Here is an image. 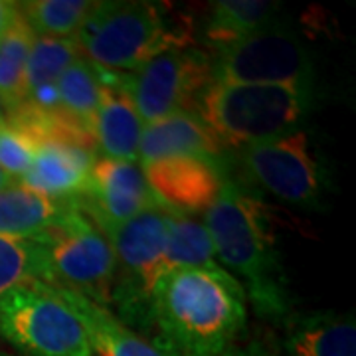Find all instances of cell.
I'll return each instance as SVG.
<instances>
[{
    "instance_id": "1",
    "label": "cell",
    "mask_w": 356,
    "mask_h": 356,
    "mask_svg": "<svg viewBox=\"0 0 356 356\" xmlns=\"http://www.w3.org/2000/svg\"><path fill=\"white\" fill-rule=\"evenodd\" d=\"M243 285L218 266L166 271L156 283L151 321L166 356H216L248 323Z\"/></svg>"
},
{
    "instance_id": "2",
    "label": "cell",
    "mask_w": 356,
    "mask_h": 356,
    "mask_svg": "<svg viewBox=\"0 0 356 356\" xmlns=\"http://www.w3.org/2000/svg\"><path fill=\"white\" fill-rule=\"evenodd\" d=\"M204 226L222 264L245 283L255 313L267 318L283 317L289 311V293L264 200L224 178L216 200L206 210Z\"/></svg>"
},
{
    "instance_id": "3",
    "label": "cell",
    "mask_w": 356,
    "mask_h": 356,
    "mask_svg": "<svg viewBox=\"0 0 356 356\" xmlns=\"http://www.w3.org/2000/svg\"><path fill=\"white\" fill-rule=\"evenodd\" d=\"M313 103L315 89L307 86L212 81L200 93L194 113L226 151L291 133L303 123Z\"/></svg>"
},
{
    "instance_id": "4",
    "label": "cell",
    "mask_w": 356,
    "mask_h": 356,
    "mask_svg": "<svg viewBox=\"0 0 356 356\" xmlns=\"http://www.w3.org/2000/svg\"><path fill=\"white\" fill-rule=\"evenodd\" d=\"M97 72L131 74L156 56L188 48V32L156 2H97L74 38Z\"/></svg>"
},
{
    "instance_id": "5",
    "label": "cell",
    "mask_w": 356,
    "mask_h": 356,
    "mask_svg": "<svg viewBox=\"0 0 356 356\" xmlns=\"http://www.w3.org/2000/svg\"><path fill=\"white\" fill-rule=\"evenodd\" d=\"M34 242L40 243L44 254L46 285L77 293L97 305H111L115 254L107 236L77 198Z\"/></svg>"
},
{
    "instance_id": "6",
    "label": "cell",
    "mask_w": 356,
    "mask_h": 356,
    "mask_svg": "<svg viewBox=\"0 0 356 356\" xmlns=\"http://www.w3.org/2000/svg\"><path fill=\"white\" fill-rule=\"evenodd\" d=\"M115 254V285L111 305L125 321L149 327L156 283L166 273L168 210L156 208L121 224H97Z\"/></svg>"
},
{
    "instance_id": "7",
    "label": "cell",
    "mask_w": 356,
    "mask_h": 356,
    "mask_svg": "<svg viewBox=\"0 0 356 356\" xmlns=\"http://www.w3.org/2000/svg\"><path fill=\"white\" fill-rule=\"evenodd\" d=\"M0 334L26 356H93L74 309L42 281L0 299Z\"/></svg>"
},
{
    "instance_id": "8",
    "label": "cell",
    "mask_w": 356,
    "mask_h": 356,
    "mask_svg": "<svg viewBox=\"0 0 356 356\" xmlns=\"http://www.w3.org/2000/svg\"><path fill=\"white\" fill-rule=\"evenodd\" d=\"M313 60L291 26L275 18L212 56V81L313 88Z\"/></svg>"
},
{
    "instance_id": "9",
    "label": "cell",
    "mask_w": 356,
    "mask_h": 356,
    "mask_svg": "<svg viewBox=\"0 0 356 356\" xmlns=\"http://www.w3.org/2000/svg\"><path fill=\"white\" fill-rule=\"evenodd\" d=\"M121 79L149 125L168 115L194 113L200 93L212 83V56L191 46L168 50Z\"/></svg>"
},
{
    "instance_id": "10",
    "label": "cell",
    "mask_w": 356,
    "mask_h": 356,
    "mask_svg": "<svg viewBox=\"0 0 356 356\" xmlns=\"http://www.w3.org/2000/svg\"><path fill=\"white\" fill-rule=\"evenodd\" d=\"M242 166L252 182L293 206L317 208L327 186L325 170L301 129L245 147Z\"/></svg>"
},
{
    "instance_id": "11",
    "label": "cell",
    "mask_w": 356,
    "mask_h": 356,
    "mask_svg": "<svg viewBox=\"0 0 356 356\" xmlns=\"http://www.w3.org/2000/svg\"><path fill=\"white\" fill-rule=\"evenodd\" d=\"M81 208L95 224H121L143 212L163 208L137 163L95 159Z\"/></svg>"
},
{
    "instance_id": "12",
    "label": "cell",
    "mask_w": 356,
    "mask_h": 356,
    "mask_svg": "<svg viewBox=\"0 0 356 356\" xmlns=\"http://www.w3.org/2000/svg\"><path fill=\"white\" fill-rule=\"evenodd\" d=\"M159 204L177 214L206 212L222 188L220 161L208 156H172L143 166Z\"/></svg>"
},
{
    "instance_id": "13",
    "label": "cell",
    "mask_w": 356,
    "mask_h": 356,
    "mask_svg": "<svg viewBox=\"0 0 356 356\" xmlns=\"http://www.w3.org/2000/svg\"><path fill=\"white\" fill-rule=\"evenodd\" d=\"M99 77L102 97L91 127L95 145L105 159L137 163L145 123L140 121L135 103L123 86L121 74L99 72Z\"/></svg>"
},
{
    "instance_id": "14",
    "label": "cell",
    "mask_w": 356,
    "mask_h": 356,
    "mask_svg": "<svg viewBox=\"0 0 356 356\" xmlns=\"http://www.w3.org/2000/svg\"><path fill=\"white\" fill-rule=\"evenodd\" d=\"M226 153L196 113H175L143 127L139 161L149 166L172 156H208L220 161Z\"/></svg>"
},
{
    "instance_id": "15",
    "label": "cell",
    "mask_w": 356,
    "mask_h": 356,
    "mask_svg": "<svg viewBox=\"0 0 356 356\" xmlns=\"http://www.w3.org/2000/svg\"><path fill=\"white\" fill-rule=\"evenodd\" d=\"M93 163L95 154L83 149L65 145H40L32 165L18 184L56 200L79 198L88 188Z\"/></svg>"
},
{
    "instance_id": "16",
    "label": "cell",
    "mask_w": 356,
    "mask_h": 356,
    "mask_svg": "<svg viewBox=\"0 0 356 356\" xmlns=\"http://www.w3.org/2000/svg\"><path fill=\"white\" fill-rule=\"evenodd\" d=\"M56 291L79 317L95 356H166L156 344L145 341L129 325L115 317L107 307L97 305L77 293L64 289Z\"/></svg>"
},
{
    "instance_id": "17",
    "label": "cell",
    "mask_w": 356,
    "mask_h": 356,
    "mask_svg": "<svg viewBox=\"0 0 356 356\" xmlns=\"http://www.w3.org/2000/svg\"><path fill=\"white\" fill-rule=\"evenodd\" d=\"M79 58V46L74 38L36 36L26 62L24 103L42 111L60 109L56 83L65 70Z\"/></svg>"
},
{
    "instance_id": "18",
    "label": "cell",
    "mask_w": 356,
    "mask_h": 356,
    "mask_svg": "<svg viewBox=\"0 0 356 356\" xmlns=\"http://www.w3.org/2000/svg\"><path fill=\"white\" fill-rule=\"evenodd\" d=\"M285 350L287 356H356L355 318L331 311L293 318Z\"/></svg>"
},
{
    "instance_id": "19",
    "label": "cell",
    "mask_w": 356,
    "mask_h": 356,
    "mask_svg": "<svg viewBox=\"0 0 356 356\" xmlns=\"http://www.w3.org/2000/svg\"><path fill=\"white\" fill-rule=\"evenodd\" d=\"M74 200H56L13 182L0 192V236L36 240L64 216Z\"/></svg>"
},
{
    "instance_id": "20",
    "label": "cell",
    "mask_w": 356,
    "mask_h": 356,
    "mask_svg": "<svg viewBox=\"0 0 356 356\" xmlns=\"http://www.w3.org/2000/svg\"><path fill=\"white\" fill-rule=\"evenodd\" d=\"M281 4L269 0H220L206 22V44L224 50L280 18Z\"/></svg>"
},
{
    "instance_id": "21",
    "label": "cell",
    "mask_w": 356,
    "mask_h": 356,
    "mask_svg": "<svg viewBox=\"0 0 356 356\" xmlns=\"http://www.w3.org/2000/svg\"><path fill=\"white\" fill-rule=\"evenodd\" d=\"M36 38L24 16L18 10L10 28L0 36V102L6 115L24 103L26 62Z\"/></svg>"
},
{
    "instance_id": "22",
    "label": "cell",
    "mask_w": 356,
    "mask_h": 356,
    "mask_svg": "<svg viewBox=\"0 0 356 356\" xmlns=\"http://www.w3.org/2000/svg\"><path fill=\"white\" fill-rule=\"evenodd\" d=\"M166 271L216 266V250L204 222L186 214L168 212Z\"/></svg>"
},
{
    "instance_id": "23",
    "label": "cell",
    "mask_w": 356,
    "mask_h": 356,
    "mask_svg": "<svg viewBox=\"0 0 356 356\" xmlns=\"http://www.w3.org/2000/svg\"><path fill=\"white\" fill-rule=\"evenodd\" d=\"M95 6L93 0H28L18 10L36 36L76 38Z\"/></svg>"
},
{
    "instance_id": "24",
    "label": "cell",
    "mask_w": 356,
    "mask_h": 356,
    "mask_svg": "<svg viewBox=\"0 0 356 356\" xmlns=\"http://www.w3.org/2000/svg\"><path fill=\"white\" fill-rule=\"evenodd\" d=\"M56 89H58L60 109L79 123H83L86 127H93V117L102 97L99 72L88 60L79 58L60 76Z\"/></svg>"
},
{
    "instance_id": "25",
    "label": "cell",
    "mask_w": 356,
    "mask_h": 356,
    "mask_svg": "<svg viewBox=\"0 0 356 356\" xmlns=\"http://www.w3.org/2000/svg\"><path fill=\"white\" fill-rule=\"evenodd\" d=\"M34 281L46 283L44 254L34 240H13L0 236V299Z\"/></svg>"
},
{
    "instance_id": "26",
    "label": "cell",
    "mask_w": 356,
    "mask_h": 356,
    "mask_svg": "<svg viewBox=\"0 0 356 356\" xmlns=\"http://www.w3.org/2000/svg\"><path fill=\"white\" fill-rule=\"evenodd\" d=\"M36 149L38 147L18 129L10 127L8 123L0 125V168L13 180L24 177Z\"/></svg>"
},
{
    "instance_id": "27",
    "label": "cell",
    "mask_w": 356,
    "mask_h": 356,
    "mask_svg": "<svg viewBox=\"0 0 356 356\" xmlns=\"http://www.w3.org/2000/svg\"><path fill=\"white\" fill-rule=\"evenodd\" d=\"M216 356H273L269 353L266 344L261 341H248V343L238 344L234 343L232 346H228L226 350H222L220 355Z\"/></svg>"
},
{
    "instance_id": "28",
    "label": "cell",
    "mask_w": 356,
    "mask_h": 356,
    "mask_svg": "<svg viewBox=\"0 0 356 356\" xmlns=\"http://www.w3.org/2000/svg\"><path fill=\"white\" fill-rule=\"evenodd\" d=\"M16 16H18V4L8 2V0H0V36L10 28Z\"/></svg>"
},
{
    "instance_id": "29",
    "label": "cell",
    "mask_w": 356,
    "mask_h": 356,
    "mask_svg": "<svg viewBox=\"0 0 356 356\" xmlns=\"http://www.w3.org/2000/svg\"><path fill=\"white\" fill-rule=\"evenodd\" d=\"M10 184H13V178L8 177V175L0 168V192L4 191V188H8Z\"/></svg>"
},
{
    "instance_id": "30",
    "label": "cell",
    "mask_w": 356,
    "mask_h": 356,
    "mask_svg": "<svg viewBox=\"0 0 356 356\" xmlns=\"http://www.w3.org/2000/svg\"><path fill=\"white\" fill-rule=\"evenodd\" d=\"M2 123H6V111H4V105L0 102V125H2Z\"/></svg>"
},
{
    "instance_id": "31",
    "label": "cell",
    "mask_w": 356,
    "mask_h": 356,
    "mask_svg": "<svg viewBox=\"0 0 356 356\" xmlns=\"http://www.w3.org/2000/svg\"><path fill=\"white\" fill-rule=\"evenodd\" d=\"M0 356H8V355H2V353H0Z\"/></svg>"
}]
</instances>
